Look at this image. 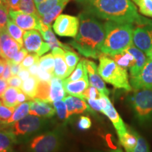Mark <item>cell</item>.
I'll list each match as a JSON object with an SVG mask.
<instances>
[{"mask_svg": "<svg viewBox=\"0 0 152 152\" xmlns=\"http://www.w3.org/2000/svg\"><path fill=\"white\" fill-rule=\"evenodd\" d=\"M83 9L99 19L137 26L151 24L152 20L140 16L131 0H76Z\"/></svg>", "mask_w": 152, "mask_h": 152, "instance_id": "cell-1", "label": "cell"}, {"mask_svg": "<svg viewBox=\"0 0 152 152\" xmlns=\"http://www.w3.org/2000/svg\"><path fill=\"white\" fill-rule=\"evenodd\" d=\"M78 18V33L70 44L86 58H99L105 38L104 25L98 18L85 11L79 14Z\"/></svg>", "mask_w": 152, "mask_h": 152, "instance_id": "cell-2", "label": "cell"}, {"mask_svg": "<svg viewBox=\"0 0 152 152\" xmlns=\"http://www.w3.org/2000/svg\"><path fill=\"white\" fill-rule=\"evenodd\" d=\"M104 25L105 38L101 52L113 56L126 50L132 45L134 25L107 20Z\"/></svg>", "mask_w": 152, "mask_h": 152, "instance_id": "cell-3", "label": "cell"}, {"mask_svg": "<svg viewBox=\"0 0 152 152\" xmlns=\"http://www.w3.org/2000/svg\"><path fill=\"white\" fill-rule=\"evenodd\" d=\"M52 121L46 118L28 115L9 127L16 144H25L37 134L52 127Z\"/></svg>", "mask_w": 152, "mask_h": 152, "instance_id": "cell-4", "label": "cell"}, {"mask_svg": "<svg viewBox=\"0 0 152 152\" xmlns=\"http://www.w3.org/2000/svg\"><path fill=\"white\" fill-rule=\"evenodd\" d=\"M98 73L106 83L111 84L115 88L132 91V87L129 80L127 69L118 65L113 58L102 54L99 58Z\"/></svg>", "mask_w": 152, "mask_h": 152, "instance_id": "cell-5", "label": "cell"}, {"mask_svg": "<svg viewBox=\"0 0 152 152\" xmlns=\"http://www.w3.org/2000/svg\"><path fill=\"white\" fill-rule=\"evenodd\" d=\"M64 145V135L61 129L37 134L25 143L26 152H60Z\"/></svg>", "mask_w": 152, "mask_h": 152, "instance_id": "cell-6", "label": "cell"}, {"mask_svg": "<svg viewBox=\"0 0 152 152\" xmlns=\"http://www.w3.org/2000/svg\"><path fill=\"white\" fill-rule=\"evenodd\" d=\"M129 104L139 124L147 125L152 122V88L134 90L129 96Z\"/></svg>", "mask_w": 152, "mask_h": 152, "instance_id": "cell-7", "label": "cell"}, {"mask_svg": "<svg viewBox=\"0 0 152 152\" xmlns=\"http://www.w3.org/2000/svg\"><path fill=\"white\" fill-rule=\"evenodd\" d=\"M80 20L78 17L67 14H61L53 25V30L61 37H75L78 33Z\"/></svg>", "mask_w": 152, "mask_h": 152, "instance_id": "cell-8", "label": "cell"}, {"mask_svg": "<svg viewBox=\"0 0 152 152\" xmlns=\"http://www.w3.org/2000/svg\"><path fill=\"white\" fill-rule=\"evenodd\" d=\"M42 36L37 30H27L23 35V47L30 53H35L39 56L49 52L51 48L46 42H44Z\"/></svg>", "mask_w": 152, "mask_h": 152, "instance_id": "cell-9", "label": "cell"}, {"mask_svg": "<svg viewBox=\"0 0 152 152\" xmlns=\"http://www.w3.org/2000/svg\"><path fill=\"white\" fill-rule=\"evenodd\" d=\"M9 17L11 20L24 30H37L41 28L42 20L39 16L26 14L20 11L9 10Z\"/></svg>", "mask_w": 152, "mask_h": 152, "instance_id": "cell-10", "label": "cell"}, {"mask_svg": "<svg viewBox=\"0 0 152 152\" xmlns=\"http://www.w3.org/2000/svg\"><path fill=\"white\" fill-rule=\"evenodd\" d=\"M132 43L147 54L152 48V23L136 27L133 31Z\"/></svg>", "mask_w": 152, "mask_h": 152, "instance_id": "cell-11", "label": "cell"}, {"mask_svg": "<svg viewBox=\"0 0 152 152\" xmlns=\"http://www.w3.org/2000/svg\"><path fill=\"white\" fill-rule=\"evenodd\" d=\"M130 83L134 90L152 88V60L148 58L137 75L130 77Z\"/></svg>", "mask_w": 152, "mask_h": 152, "instance_id": "cell-12", "label": "cell"}, {"mask_svg": "<svg viewBox=\"0 0 152 152\" xmlns=\"http://www.w3.org/2000/svg\"><path fill=\"white\" fill-rule=\"evenodd\" d=\"M0 43L4 56L7 60H12L22 48L7 32V28L0 30Z\"/></svg>", "mask_w": 152, "mask_h": 152, "instance_id": "cell-13", "label": "cell"}, {"mask_svg": "<svg viewBox=\"0 0 152 152\" xmlns=\"http://www.w3.org/2000/svg\"><path fill=\"white\" fill-rule=\"evenodd\" d=\"M85 65L88 74L89 82L91 86L96 87L102 94L109 96V90L106 86L104 80L98 73V68L96 64L92 61L84 59Z\"/></svg>", "mask_w": 152, "mask_h": 152, "instance_id": "cell-14", "label": "cell"}, {"mask_svg": "<svg viewBox=\"0 0 152 152\" xmlns=\"http://www.w3.org/2000/svg\"><path fill=\"white\" fill-rule=\"evenodd\" d=\"M29 113L36 116L51 118L56 114V110L50 103L35 99L30 102Z\"/></svg>", "mask_w": 152, "mask_h": 152, "instance_id": "cell-15", "label": "cell"}, {"mask_svg": "<svg viewBox=\"0 0 152 152\" xmlns=\"http://www.w3.org/2000/svg\"><path fill=\"white\" fill-rule=\"evenodd\" d=\"M52 54L54 57V76L64 80L69 76L68 68L65 59V50L61 47L52 49Z\"/></svg>", "mask_w": 152, "mask_h": 152, "instance_id": "cell-16", "label": "cell"}, {"mask_svg": "<svg viewBox=\"0 0 152 152\" xmlns=\"http://www.w3.org/2000/svg\"><path fill=\"white\" fill-rule=\"evenodd\" d=\"M64 101L67 107L68 118L74 114H80L85 111L93 112L89 104H87L86 100L71 95L66 96Z\"/></svg>", "mask_w": 152, "mask_h": 152, "instance_id": "cell-17", "label": "cell"}, {"mask_svg": "<svg viewBox=\"0 0 152 152\" xmlns=\"http://www.w3.org/2000/svg\"><path fill=\"white\" fill-rule=\"evenodd\" d=\"M63 85L67 94L85 99L83 93L90 86V82L88 76H86L84 78L73 82H68L64 79L63 80Z\"/></svg>", "mask_w": 152, "mask_h": 152, "instance_id": "cell-18", "label": "cell"}, {"mask_svg": "<svg viewBox=\"0 0 152 152\" xmlns=\"http://www.w3.org/2000/svg\"><path fill=\"white\" fill-rule=\"evenodd\" d=\"M102 113L106 115L111 121L112 124H113L115 130H116L118 136L121 135V134H124L125 132H127L128 129H127L126 125H125L122 118L120 116L118 113L115 110V107L112 104L110 99L108 102L107 105L102 111Z\"/></svg>", "mask_w": 152, "mask_h": 152, "instance_id": "cell-19", "label": "cell"}, {"mask_svg": "<svg viewBox=\"0 0 152 152\" xmlns=\"http://www.w3.org/2000/svg\"><path fill=\"white\" fill-rule=\"evenodd\" d=\"M127 50L130 52L135 58V64L132 68H130V77H132L137 75L140 73V71H142L145 65L147 58L144 53L140 49L137 48L133 44L127 49Z\"/></svg>", "mask_w": 152, "mask_h": 152, "instance_id": "cell-20", "label": "cell"}, {"mask_svg": "<svg viewBox=\"0 0 152 152\" xmlns=\"http://www.w3.org/2000/svg\"><path fill=\"white\" fill-rule=\"evenodd\" d=\"M52 26H47L46 25H45L42 22L41 24V28L39 30V33H41L43 39H45V41L48 44L50 47L51 49H53L56 47H61V48L64 49V50H71V49L67 45H64L61 42H60L57 39L56 36L54 35V33L52 32Z\"/></svg>", "mask_w": 152, "mask_h": 152, "instance_id": "cell-21", "label": "cell"}, {"mask_svg": "<svg viewBox=\"0 0 152 152\" xmlns=\"http://www.w3.org/2000/svg\"><path fill=\"white\" fill-rule=\"evenodd\" d=\"M50 85L49 102L52 104L56 101L64 100L66 97V91L63 85V80L54 76L51 80Z\"/></svg>", "mask_w": 152, "mask_h": 152, "instance_id": "cell-22", "label": "cell"}, {"mask_svg": "<svg viewBox=\"0 0 152 152\" xmlns=\"http://www.w3.org/2000/svg\"><path fill=\"white\" fill-rule=\"evenodd\" d=\"M138 133L134 130H127L124 134L118 136L120 144L125 152H134L137 142Z\"/></svg>", "mask_w": 152, "mask_h": 152, "instance_id": "cell-23", "label": "cell"}, {"mask_svg": "<svg viewBox=\"0 0 152 152\" xmlns=\"http://www.w3.org/2000/svg\"><path fill=\"white\" fill-rule=\"evenodd\" d=\"M115 61L118 65L125 69H130L135 64V58L133 55L128 50L123 51V52L111 56Z\"/></svg>", "mask_w": 152, "mask_h": 152, "instance_id": "cell-24", "label": "cell"}, {"mask_svg": "<svg viewBox=\"0 0 152 152\" xmlns=\"http://www.w3.org/2000/svg\"><path fill=\"white\" fill-rule=\"evenodd\" d=\"M30 107V102H23V103L20 104L16 107H15V110L12 116L11 117V118L7 122V128L11 126L12 124H14V123H16L17 121L23 119L26 116H27L28 114L29 113Z\"/></svg>", "mask_w": 152, "mask_h": 152, "instance_id": "cell-25", "label": "cell"}, {"mask_svg": "<svg viewBox=\"0 0 152 152\" xmlns=\"http://www.w3.org/2000/svg\"><path fill=\"white\" fill-rule=\"evenodd\" d=\"M16 144L12 134L9 130H0V152H14V144Z\"/></svg>", "mask_w": 152, "mask_h": 152, "instance_id": "cell-26", "label": "cell"}, {"mask_svg": "<svg viewBox=\"0 0 152 152\" xmlns=\"http://www.w3.org/2000/svg\"><path fill=\"white\" fill-rule=\"evenodd\" d=\"M38 84H39V80L37 79V77L32 75L26 80L23 81L20 89L25 94L29 96L30 99L33 100L37 94Z\"/></svg>", "mask_w": 152, "mask_h": 152, "instance_id": "cell-27", "label": "cell"}, {"mask_svg": "<svg viewBox=\"0 0 152 152\" xmlns=\"http://www.w3.org/2000/svg\"><path fill=\"white\" fill-rule=\"evenodd\" d=\"M20 89L14 88L12 87H7V90L1 96V102L4 105L8 107H16L19 105L18 102V94Z\"/></svg>", "mask_w": 152, "mask_h": 152, "instance_id": "cell-28", "label": "cell"}, {"mask_svg": "<svg viewBox=\"0 0 152 152\" xmlns=\"http://www.w3.org/2000/svg\"><path fill=\"white\" fill-rule=\"evenodd\" d=\"M68 3V1H64V2L61 3L59 4L56 6L54 8H53L52 10L49 11V12H47V14L43 15L42 16L40 17L42 22L47 26H52L53 21L56 20L57 17L59 16Z\"/></svg>", "mask_w": 152, "mask_h": 152, "instance_id": "cell-29", "label": "cell"}, {"mask_svg": "<svg viewBox=\"0 0 152 152\" xmlns=\"http://www.w3.org/2000/svg\"><path fill=\"white\" fill-rule=\"evenodd\" d=\"M7 30L9 35L20 45V47H23L24 30L17 26L11 19H9L7 25Z\"/></svg>", "mask_w": 152, "mask_h": 152, "instance_id": "cell-30", "label": "cell"}, {"mask_svg": "<svg viewBox=\"0 0 152 152\" xmlns=\"http://www.w3.org/2000/svg\"><path fill=\"white\" fill-rule=\"evenodd\" d=\"M86 76H88V74H87L86 67H85L84 59H83L77 64L75 70L72 72L69 77L65 80L68 82L77 81L78 80L84 78Z\"/></svg>", "mask_w": 152, "mask_h": 152, "instance_id": "cell-31", "label": "cell"}, {"mask_svg": "<svg viewBox=\"0 0 152 152\" xmlns=\"http://www.w3.org/2000/svg\"><path fill=\"white\" fill-rule=\"evenodd\" d=\"M70 0H45L43 2L39 4V5L36 6L38 15L39 17H42L59 4L64 2V1L68 2Z\"/></svg>", "mask_w": 152, "mask_h": 152, "instance_id": "cell-32", "label": "cell"}, {"mask_svg": "<svg viewBox=\"0 0 152 152\" xmlns=\"http://www.w3.org/2000/svg\"><path fill=\"white\" fill-rule=\"evenodd\" d=\"M50 86V82L39 80L37 94H36L35 99H40L45 101V102H48V103H50V102H49Z\"/></svg>", "mask_w": 152, "mask_h": 152, "instance_id": "cell-33", "label": "cell"}, {"mask_svg": "<svg viewBox=\"0 0 152 152\" xmlns=\"http://www.w3.org/2000/svg\"><path fill=\"white\" fill-rule=\"evenodd\" d=\"M15 110V107H8L4 105L2 102L0 104V130L7 128V122Z\"/></svg>", "mask_w": 152, "mask_h": 152, "instance_id": "cell-34", "label": "cell"}, {"mask_svg": "<svg viewBox=\"0 0 152 152\" xmlns=\"http://www.w3.org/2000/svg\"><path fill=\"white\" fill-rule=\"evenodd\" d=\"M65 59L68 68L69 76L72 73L80 61V56L72 50L65 51Z\"/></svg>", "mask_w": 152, "mask_h": 152, "instance_id": "cell-35", "label": "cell"}, {"mask_svg": "<svg viewBox=\"0 0 152 152\" xmlns=\"http://www.w3.org/2000/svg\"><path fill=\"white\" fill-rule=\"evenodd\" d=\"M144 16L152 18V0H132Z\"/></svg>", "mask_w": 152, "mask_h": 152, "instance_id": "cell-36", "label": "cell"}, {"mask_svg": "<svg viewBox=\"0 0 152 152\" xmlns=\"http://www.w3.org/2000/svg\"><path fill=\"white\" fill-rule=\"evenodd\" d=\"M39 65L42 69L54 75V57L53 56L52 53L41 57L39 60Z\"/></svg>", "mask_w": 152, "mask_h": 152, "instance_id": "cell-37", "label": "cell"}, {"mask_svg": "<svg viewBox=\"0 0 152 152\" xmlns=\"http://www.w3.org/2000/svg\"><path fill=\"white\" fill-rule=\"evenodd\" d=\"M34 0H20L18 7V11L26 14L39 16Z\"/></svg>", "mask_w": 152, "mask_h": 152, "instance_id": "cell-38", "label": "cell"}, {"mask_svg": "<svg viewBox=\"0 0 152 152\" xmlns=\"http://www.w3.org/2000/svg\"><path fill=\"white\" fill-rule=\"evenodd\" d=\"M55 110H56V113L58 115V118L61 121H66L68 118V111L66 104L64 100L56 101L52 103Z\"/></svg>", "mask_w": 152, "mask_h": 152, "instance_id": "cell-39", "label": "cell"}, {"mask_svg": "<svg viewBox=\"0 0 152 152\" xmlns=\"http://www.w3.org/2000/svg\"><path fill=\"white\" fill-rule=\"evenodd\" d=\"M9 19V9L4 3L0 4V30L7 28Z\"/></svg>", "mask_w": 152, "mask_h": 152, "instance_id": "cell-40", "label": "cell"}, {"mask_svg": "<svg viewBox=\"0 0 152 152\" xmlns=\"http://www.w3.org/2000/svg\"><path fill=\"white\" fill-rule=\"evenodd\" d=\"M134 152H151L149 143L140 134H137V142Z\"/></svg>", "mask_w": 152, "mask_h": 152, "instance_id": "cell-41", "label": "cell"}, {"mask_svg": "<svg viewBox=\"0 0 152 152\" xmlns=\"http://www.w3.org/2000/svg\"><path fill=\"white\" fill-rule=\"evenodd\" d=\"M39 56L35 53H31V54H28L24 60L21 63V66L23 68H28L32 66L36 63L39 62Z\"/></svg>", "mask_w": 152, "mask_h": 152, "instance_id": "cell-42", "label": "cell"}, {"mask_svg": "<svg viewBox=\"0 0 152 152\" xmlns=\"http://www.w3.org/2000/svg\"><path fill=\"white\" fill-rule=\"evenodd\" d=\"M102 94L99 91L96 87L93 86H89L88 88L83 93L85 100L91 99H97L102 96Z\"/></svg>", "mask_w": 152, "mask_h": 152, "instance_id": "cell-43", "label": "cell"}, {"mask_svg": "<svg viewBox=\"0 0 152 152\" xmlns=\"http://www.w3.org/2000/svg\"><path fill=\"white\" fill-rule=\"evenodd\" d=\"M77 126L82 130H89L92 126V121L88 116L82 115L80 117L78 122H77Z\"/></svg>", "mask_w": 152, "mask_h": 152, "instance_id": "cell-44", "label": "cell"}, {"mask_svg": "<svg viewBox=\"0 0 152 152\" xmlns=\"http://www.w3.org/2000/svg\"><path fill=\"white\" fill-rule=\"evenodd\" d=\"M53 77H54V75H52V74L49 73V72L42 69L39 65V68H38L37 75V77L39 80L50 82Z\"/></svg>", "mask_w": 152, "mask_h": 152, "instance_id": "cell-45", "label": "cell"}, {"mask_svg": "<svg viewBox=\"0 0 152 152\" xmlns=\"http://www.w3.org/2000/svg\"><path fill=\"white\" fill-rule=\"evenodd\" d=\"M22 80L18 77V75H12L7 80V83L9 87H14V88L17 89H20V87L22 86Z\"/></svg>", "mask_w": 152, "mask_h": 152, "instance_id": "cell-46", "label": "cell"}, {"mask_svg": "<svg viewBox=\"0 0 152 152\" xmlns=\"http://www.w3.org/2000/svg\"><path fill=\"white\" fill-rule=\"evenodd\" d=\"M28 51L25 48H23V47H22V48L19 50V52L17 53V54L15 56L14 58L11 61L16 63V64H21L23 61L24 60V58H26V56L28 55Z\"/></svg>", "mask_w": 152, "mask_h": 152, "instance_id": "cell-47", "label": "cell"}, {"mask_svg": "<svg viewBox=\"0 0 152 152\" xmlns=\"http://www.w3.org/2000/svg\"><path fill=\"white\" fill-rule=\"evenodd\" d=\"M7 60V59H6ZM9 62V65L11 67V71L12 75H17L19 73V71H20V69L22 68V66L20 64H16L14 61L11 60H7Z\"/></svg>", "mask_w": 152, "mask_h": 152, "instance_id": "cell-48", "label": "cell"}, {"mask_svg": "<svg viewBox=\"0 0 152 152\" xmlns=\"http://www.w3.org/2000/svg\"><path fill=\"white\" fill-rule=\"evenodd\" d=\"M20 0H5L4 3L9 7V10L18 11Z\"/></svg>", "mask_w": 152, "mask_h": 152, "instance_id": "cell-49", "label": "cell"}, {"mask_svg": "<svg viewBox=\"0 0 152 152\" xmlns=\"http://www.w3.org/2000/svg\"><path fill=\"white\" fill-rule=\"evenodd\" d=\"M30 75H31V74H30L29 70H28V68H25L23 67L18 74V77H20L23 81L26 80L29 78L30 77Z\"/></svg>", "mask_w": 152, "mask_h": 152, "instance_id": "cell-50", "label": "cell"}, {"mask_svg": "<svg viewBox=\"0 0 152 152\" xmlns=\"http://www.w3.org/2000/svg\"><path fill=\"white\" fill-rule=\"evenodd\" d=\"M11 76H12V74H11L10 65H9V62L7 61V64H6L5 69L2 75H1V78L7 81L9 78H10Z\"/></svg>", "mask_w": 152, "mask_h": 152, "instance_id": "cell-51", "label": "cell"}, {"mask_svg": "<svg viewBox=\"0 0 152 152\" xmlns=\"http://www.w3.org/2000/svg\"><path fill=\"white\" fill-rule=\"evenodd\" d=\"M17 99H18V104L23 103V102H27V101L31 100L29 96H27V95L25 94L23 92V91L21 90V89H20V91H19V92L18 94V98H17Z\"/></svg>", "mask_w": 152, "mask_h": 152, "instance_id": "cell-52", "label": "cell"}, {"mask_svg": "<svg viewBox=\"0 0 152 152\" xmlns=\"http://www.w3.org/2000/svg\"><path fill=\"white\" fill-rule=\"evenodd\" d=\"M7 87H8L7 81L0 77V98H1V96H3L4 93L7 90Z\"/></svg>", "mask_w": 152, "mask_h": 152, "instance_id": "cell-53", "label": "cell"}, {"mask_svg": "<svg viewBox=\"0 0 152 152\" xmlns=\"http://www.w3.org/2000/svg\"><path fill=\"white\" fill-rule=\"evenodd\" d=\"M38 68H39V62L36 63V64H34V65H33L32 66H30V68H28V69L29 70L30 73V74H31L32 75L37 77Z\"/></svg>", "mask_w": 152, "mask_h": 152, "instance_id": "cell-54", "label": "cell"}, {"mask_svg": "<svg viewBox=\"0 0 152 152\" xmlns=\"http://www.w3.org/2000/svg\"><path fill=\"white\" fill-rule=\"evenodd\" d=\"M6 64H7V60L0 56V77H1V75L4 71Z\"/></svg>", "mask_w": 152, "mask_h": 152, "instance_id": "cell-55", "label": "cell"}, {"mask_svg": "<svg viewBox=\"0 0 152 152\" xmlns=\"http://www.w3.org/2000/svg\"><path fill=\"white\" fill-rule=\"evenodd\" d=\"M146 54H147V57L149 58V59L152 60V48L150 49L149 52H148Z\"/></svg>", "mask_w": 152, "mask_h": 152, "instance_id": "cell-56", "label": "cell"}, {"mask_svg": "<svg viewBox=\"0 0 152 152\" xmlns=\"http://www.w3.org/2000/svg\"><path fill=\"white\" fill-rule=\"evenodd\" d=\"M44 1H45V0H34V1H35V6L39 5V4L43 2Z\"/></svg>", "mask_w": 152, "mask_h": 152, "instance_id": "cell-57", "label": "cell"}, {"mask_svg": "<svg viewBox=\"0 0 152 152\" xmlns=\"http://www.w3.org/2000/svg\"><path fill=\"white\" fill-rule=\"evenodd\" d=\"M0 56L2 57V58H4V56L2 50H1V43H0Z\"/></svg>", "mask_w": 152, "mask_h": 152, "instance_id": "cell-58", "label": "cell"}, {"mask_svg": "<svg viewBox=\"0 0 152 152\" xmlns=\"http://www.w3.org/2000/svg\"><path fill=\"white\" fill-rule=\"evenodd\" d=\"M94 152H118V151H96Z\"/></svg>", "mask_w": 152, "mask_h": 152, "instance_id": "cell-59", "label": "cell"}, {"mask_svg": "<svg viewBox=\"0 0 152 152\" xmlns=\"http://www.w3.org/2000/svg\"><path fill=\"white\" fill-rule=\"evenodd\" d=\"M4 3L3 0H0V4H2Z\"/></svg>", "mask_w": 152, "mask_h": 152, "instance_id": "cell-60", "label": "cell"}, {"mask_svg": "<svg viewBox=\"0 0 152 152\" xmlns=\"http://www.w3.org/2000/svg\"><path fill=\"white\" fill-rule=\"evenodd\" d=\"M1 100L0 99V104H1Z\"/></svg>", "mask_w": 152, "mask_h": 152, "instance_id": "cell-61", "label": "cell"}, {"mask_svg": "<svg viewBox=\"0 0 152 152\" xmlns=\"http://www.w3.org/2000/svg\"><path fill=\"white\" fill-rule=\"evenodd\" d=\"M14 152H20V151H14Z\"/></svg>", "mask_w": 152, "mask_h": 152, "instance_id": "cell-62", "label": "cell"}, {"mask_svg": "<svg viewBox=\"0 0 152 152\" xmlns=\"http://www.w3.org/2000/svg\"><path fill=\"white\" fill-rule=\"evenodd\" d=\"M5 1V0H3V1Z\"/></svg>", "mask_w": 152, "mask_h": 152, "instance_id": "cell-63", "label": "cell"}]
</instances>
